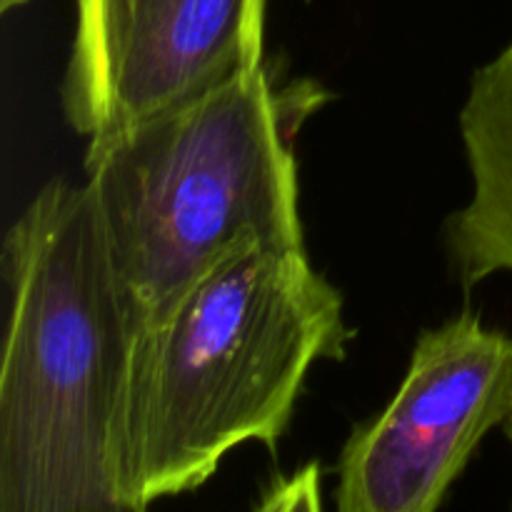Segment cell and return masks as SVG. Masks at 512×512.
Segmentation results:
<instances>
[{
  "label": "cell",
  "mask_w": 512,
  "mask_h": 512,
  "mask_svg": "<svg viewBox=\"0 0 512 512\" xmlns=\"http://www.w3.org/2000/svg\"><path fill=\"white\" fill-rule=\"evenodd\" d=\"M343 298L303 245L250 243L135 335L123 425L128 510L190 493L243 443L273 453L310 368L343 358Z\"/></svg>",
  "instance_id": "cell-1"
},
{
  "label": "cell",
  "mask_w": 512,
  "mask_h": 512,
  "mask_svg": "<svg viewBox=\"0 0 512 512\" xmlns=\"http://www.w3.org/2000/svg\"><path fill=\"white\" fill-rule=\"evenodd\" d=\"M0 512H123L135 335L88 183L53 178L3 243Z\"/></svg>",
  "instance_id": "cell-2"
},
{
  "label": "cell",
  "mask_w": 512,
  "mask_h": 512,
  "mask_svg": "<svg viewBox=\"0 0 512 512\" xmlns=\"http://www.w3.org/2000/svg\"><path fill=\"white\" fill-rule=\"evenodd\" d=\"M323 90H275L265 65L88 140L98 205L133 335L233 250L303 245L293 135Z\"/></svg>",
  "instance_id": "cell-3"
},
{
  "label": "cell",
  "mask_w": 512,
  "mask_h": 512,
  "mask_svg": "<svg viewBox=\"0 0 512 512\" xmlns=\"http://www.w3.org/2000/svg\"><path fill=\"white\" fill-rule=\"evenodd\" d=\"M512 413V338L465 310L420 333L393 403L338 465L343 512H433L485 435Z\"/></svg>",
  "instance_id": "cell-4"
},
{
  "label": "cell",
  "mask_w": 512,
  "mask_h": 512,
  "mask_svg": "<svg viewBox=\"0 0 512 512\" xmlns=\"http://www.w3.org/2000/svg\"><path fill=\"white\" fill-rule=\"evenodd\" d=\"M265 0H75L60 100L88 140L263 65Z\"/></svg>",
  "instance_id": "cell-5"
},
{
  "label": "cell",
  "mask_w": 512,
  "mask_h": 512,
  "mask_svg": "<svg viewBox=\"0 0 512 512\" xmlns=\"http://www.w3.org/2000/svg\"><path fill=\"white\" fill-rule=\"evenodd\" d=\"M460 133L473 195L450 218L448 248L463 285L473 288L512 273V45L473 75Z\"/></svg>",
  "instance_id": "cell-6"
},
{
  "label": "cell",
  "mask_w": 512,
  "mask_h": 512,
  "mask_svg": "<svg viewBox=\"0 0 512 512\" xmlns=\"http://www.w3.org/2000/svg\"><path fill=\"white\" fill-rule=\"evenodd\" d=\"M25 3H28V0H0V10H3V13H10L13 8H23Z\"/></svg>",
  "instance_id": "cell-7"
},
{
  "label": "cell",
  "mask_w": 512,
  "mask_h": 512,
  "mask_svg": "<svg viewBox=\"0 0 512 512\" xmlns=\"http://www.w3.org/2000/svg\"><path fill=\"white\" fill-rule=\"evenodd\" d=\"M505 428H508V438H510V443H512V413H510L508 423H505Z\"/></svg>",
  "instance_id": "cell-8"
}]
</instances>
